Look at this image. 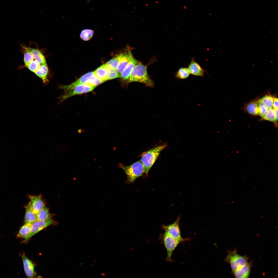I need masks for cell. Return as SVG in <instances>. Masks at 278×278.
<instances>
[{"mask_svg": "<svg viewBox=\"0 0 278 278\" xmlns=\"http://www.w3.org/2000/svg\"><path fill=\"white\" fill-rule=\"evenodd\" d=\"M273 98L271 95L264 96L258 101L269 109L273 107Z\"/></svg>", "mask_w": 278, "mask_h": 278, "instance_id": "25", "label": "cell"}, {"mask_svg": "<svg viewBox=\"0 0 278 278\" xmlns=\"http://www.w3.org/2000/svg\"><path fill=\"white\" fill-rule=\"evenodd\" d=\"M248 258L245 256H241L237 253L236 249L229 251L225 260L230 265L232 272L235 271L246 264Z\"/></svg>", "mask_w": 278, "mask_h": 278, "instance_id": "5", "label": "cell"}, {"mask_svg": "<svg viewBox=\"0 0 278 278\" xmlns=\"http://www.w3.org/2000/svg\"><path fill=\"white\" fill-rule=\"evenodd\" d=\"M94 74L100 79L105 80H108V72L106 64H104L93 71Z\"/></svg>", "mask_w": 278, "mask_h": 278, "instance_id": "21", "label": "cell"}, {"mask_svg": "<svg viewBox=\"0 0 278 278\" xmlns=\"http://www.w3.org/2000/svg\"><path fill=\"white\" fill-rule=\"evenodd\" d=\"M263 119L274 122L276 126H277L276 123L275 110L273 108L269 109L266 114L262 117Z\"/></svg>", "mask_w": 278, "mask_h": 278, "instance_id": "24", "label": "cell"}, {"mask_svg": "<svg viewBox=\"0 0 278 278\" xmlns=\"http://www.w3.org/2000/svg\"><path fill=\"white\" fill-rule=\"evenodd\" d=\"M133 82L141 83L150 87L154 85L153 81L148 74L146 66L140 62L134 67L127 81L128 83Z\"/></svg>", "mask_w": 278, "mask_h": 278, "instance_id": "1", "label": "cell"}, {"mask_svg": "<svg viewBox=\"0 0 278 278\" xmlns=\"http://www.w3.org/2000/svg\"><path fill=\"white\" fill-rule=\"evenodd\" d=\"M26 276L29 278H33L34 274V267L33 263L25 256H21Z\"/></svg>", "mask_w": 278, "mask_h": 278, "instance_id": "14", "label": "cell"}, {"mask_svg": "<svg viewBox=\"0 0 278 278\" xmlns=\"http://www.w3.org/2000/svg\"><path fill=\"white\" fill-rule=\"evenodd\" d=\"M121 167L127 175V182L129 183H133L144 173V167L140 160L128 166L121 165Z\"/></svg>", "mask_w": 278, "mask_h": 278, "instance_id": "3", "label": "cell"}, {"mask_svg": "<svg viewBox=\"0 0 278 278\" xmlns=\"http://www.w3.org/2000/svg\"><path fill=\"white\" fill-rule=\"evenodd\" d=\"M93 31L91 30L85 29L82 31L80 34V37L84 41H88L92 37Z\"/></svg>", "mask_w": 278, "mask_h": 278, "instance_id": "27", "label": "cell"}, {"mask_svg": "<svg viewBox=\"0 0 278 278\" xmlns=\"http://www.w3.org/2000/svg\"><path fill=\"white\" fill-rule=\"evenodd\" d=\"M48 68L47 64H41L35 73L41 79L44 83H45L48 81Z\"/></svg>", "mask_w": 278, "mask_h": 278, "instance_id": "17", "label": "cell"}, {"mask_svg": "<svg viewBox=\"0 0 278 278\" xmlns=\"http://www.w3.org/2000/svg\"><path fill=\"white\" fill-rule=\"evenodd\" d=\"M41 64L37 60L34 59L26 67L32 72L35 73Z\"/></svg>", "mask_w": 278, "mask_h": 278, "instance_id": "31", "label": "cell"}, {"mask_svg": "<svg viewBox=\"0 0 278 278\" xmlns=\"http://www.w3.org/2000/svg\"><path fill=\"white\" fill-rule=\"evenodd\" d=\"M24 50L30 53L34 59L40 64H47L46 59L42 53L39 50L33 48L22 46Z\"/></svg>", "mask_w": 278, "mask_h": 278, "instance_id": "16", "label": "cell"}, {"mask_svg": "<svg viewBox=\"0 0 278 278\" xmlns=\"http://www.w3.org/2000/svg\"><path fill=\"white\" fill-rule=\"evenodd\" d=\"M34 59L32 56L29 52L24 50V61L25 66L26 67Z\"/></svg>", "mask_w": 278, "mask_h": 278, "instance_id": "30", "label": "cell"}, {"mask_svg": "<svg viewBox=\"0 0 278 278\" xmlns=\"http://www.w3.org/2000/svg\"><path fill=\"white\" fill-rule=\"evenodd\" d=\"M32 224L25 223L20 229L17 234V237L19 238H24L26 239L29 236L31 230Z\"/></svg>", "mask_w": 278, "mask_h": 278, "instance_id": "20", "label": "cell"}, {"mask_svg": "<svg viewBox=\"0 0 278 278\" xmlns=\"http://www.w3.org/2000/svg\"><path fill=\"white\" fill-rule=\"evenodd\" d=\"M257 102L258 106L259 114L262 117L266 114L268 111L269 108L258 100L257 101Z\"/></svg>", "mask_w": 278, "mask_h": 278, "instance_id": "32", "label": "cell"}, {"mask_svg": "<svg viewBox=\"0 0 278 278\" xmlns=\"http://www.w3.org/2000/svg\"><path fill=\"white\" fill-rule=\"evenodd\" d=\"M30 207L33 212L36 214L45 206L41 196H29Z\"/></svg>", "mask_w": 278, "mask_h": 278, "instance_id": "10", "label": "cell"}, {"mask_svg": "<svg viewBox=\"0 0 278 278\" xmlns=\"http://www.w3.org/2000/svg\"><path fill=\"white\" fill-rule=\"evenodd\" d=\"M275 110L276 120L277 122L278 120V109Z\"/></svg>", "mask_w": 278, "mask_h": 278, "instance_id": "34", "label": "cell"}, {"mask_svg": "<svg viewBox=\"0 0 278 278\" xmlns=\"http://www.w3.org/2000/svg\"><path fill=\"white\" fill-rule=\"evenodd\" d=\"M54 223V221L51 219L46 221H35L32 224L30 234L27 239L24 241V242H27L32 236Z\"/></svg>", "mask_w": 278, "mask_h": 278, "instance_id": "8", "label": "cell"}, {"mask_svg": "<svg viewBox=\"0 0 278 278\" xmlns=\"http://www.w3.org/2000/svg\"><path fill=\"white\" fill-rule=\"evenodd\" d=\"M180 218L179 215L173 223L167 225L163 224L162 228L165 232L172 237L182 242L189 240L190 239L189 238H183L181 236L179 226Z\"/></svg>", "mask_w": 278, "mask_h": 278, "instance_id": "6", "label": "cell"}, {"mask_svg": "<svg viewBox=\"0 0 278 278\" xmlns=\"http://www.w3.org/2000/svg\"><path fill=\"white\" fill-rule=\"evenodd\" d=\"M105 81L94 74L90 77L86 84L92 86H97Z\"/></svg>", "mask_w": 278, "mask_h": 278, "instance_id": "26", "label": "cell"}, {"mask_svg": "<svg viewBox=\"0 0 278 278\" xmlns=\"http://www.w3.org/2000/svg\"><path fill=\"white\" fill-rule=\"evenodd\" d=\"M190 74L187 68L181 67L179 69L176 73L175 77L178 79H185L187 78Z\"/></svg>", "mask_w": 278, "mask_h": 278, "instance_id": "23", "label": "cell"}, {"mask_svg": "<svg viewBox=\"0 0 278 278\" xmlns=\"http://www.w3.org/2000/svg\"><path fill=\"white\" fill-rule=\"evenodd\" d=\"M94 74L93 72L88 73L80 77L76 81L68 85H62L60 88L63 89L66 93L70 90L80 85L86 84L91 76Z\"/></svg>", "mask_w": 278, "mask_h": 278, "instance_id": "9", "label": "cell"}, {"mask_svg": "<svg viewBox=\"0 0 278 278\" xmlns=\"http://www.w3.org/2000/svg\"><path fill=\"white\" fill-rule=\"evenodd\" d=\"M96 86H92L88 84L77 85L71 89L65 94L60 97V101H62L73 96L87 93L92 91Z\"/></svg>", "mask_w": 278, "mask_h": 278, "instance_id": "7", "label": "cell"}, {"mask_svg": "<svg viewBox=\"0 0 278 278\" xmlns=\"http://www.w3.org/2000/svg\"><path fill=\"white\" fill-rule=\"evenodd\" d=\"M139 62L134 58L132 53L128 63L120 75V77L123 81H127L132 70Z\"/></svg>", "mask_w": 278, "mask_h": 278, "instance_id": "12", "label": "cell"}, {"mask_svg": "<svg viewBox=\"0 0 278 278\" xmlns=\"http://www.w3.org/2000/svg\"><path fill=\"white\" fill-rule=\"evenodd\" d=\"M105 64L108 72V80L120 77V75L116 70L111 68L106 64Z\"/></svg>", "mask_w": 278, "mask_h": 278, "instance_id": "28", "label": "cell"}, {"mask_svg": "<svg viewBox=\"0 0 278 278\" xmlns=\"http://www.w3.org/2000/svg\"><path fill=\"white\" fill-rule=\"evenodd\" d=\"M168 145L167 143L154 147L144 152L140 160L144 168V173L147 175L149 171L162 151Z\"/></svg>", "mask_w": 278, "mask_h": 278, "instance_id": "2", "label": "cell"}, {"mask_svg": "<svg viewBox=\"0 0 278 278\" xmlns=\"http://www.w3.org/2000/svg\"><path fill=\"white\" fill-rule=\"evenodd\" d=\"M247 112L253 115L259 114L257 102L252 101L248 103L246 107Z\"/></svg>", "mask_w": 278, "mask_h": 278, "instance_id": "22", "label": "cell"}, {"mask_svg": "<svg viewBox=\"0 0 278 278\" xmlns=\"http://www.w3.org/2000/svg\"><path fill=\"white\" fill-rule=\"evenodd\" d=\"M190 74L197 76L203 77L206 70L202 68L195 61V58L192 57L191 61L187 68Z\"/></svg>", "mask_w": 278, "mask_h": 278, "instance_id": "11", "label": "cell"}, {"mask_svg": "<svg viewBox=\"0 0 278 278\" xmlns=\"http://www.w3.org/2000/svg\"><path fill=\"white\" fill-rule=\"evenodd\" d=\"M36 221V214L32 211L29 202L26 207L24 217L25 222V223L32 224Z\"/></svg>", "mask_w": 278, "mask_h": 278, "instance_id": "19", "label": "cell"}, {"mask_svg": "<svg viewBox=\"0 0 278 278\" xmlns=\"http://www.w3.org/2000/svg\"><path fill=\"white\" fill-rule=\"evenodd\" d=\"M159 240L161 243L164 244L167 251L166 260L167 262H172L171 256L173 252L177 246L182 242L173 237L165 232L163 233L160 234Z\"/></svg>", "mask_w": 278, "mask_h": 278, "instance_id": "4", "label": "cell"}, {"mask_svg": "<svg viewBox=\"0 0 278 278\" xmlns=\"http://www.w3.org/2000/svg\"><path fill=\"white\" fill-rule=\"evenodd\" d=\"M132 54L131 51H129L128 53L120 54V58L116 71L120 75L128 63Z\"/></svg>", "mask_w": 278, "mask_h": 278, "instance_id": "15", "label": "cell"}, {"mask_svg": "<svg viewBox=\"0 0 278 278\" xmlns=\"http://www.w3.org/2000/svg\"><path fill=\"white\" fill-rule=\"evenodd\" d=\"M120 58V54L116 57L111 59L106 64L111 68L116 70Z\"/></svg>", "mask_w": 278, "mask_h": 278, "instance_id": "29", "label": "cell"}, {"mask_svg": "<svg viewBox=\"0 0 278 278\" xmlns=\"http://www.w3.org/2000/svg\"><path fill=\"white\" fill-rule=\"evenodd\" d=\"M51 216L48 210L45 205L44 207L36 214L37 221H46L51 219Z\"/></svg>", "mask_w": 278, "mask_h": 278, "instance_id": "18", "label": "cell"}, {"mask_svg": "<svg viewBox=\"0 0 278 278\" xmlns=\"http://www.w3.org/2000/svg\"><path fill=\"white\" fill-rule=\"evenodd\" d=\"M278 98L275 97L274 98L273 107L274 109H278Z\"/></svg>", "mask_w": 278, "mask_h": 278, "instance_id": "33", "label": "cell"}, {"mask_svg": "<svg viewBox=\"0 0 278 278\" xmlns=\"http://www.w3.org/2000/svg\"><path fill=\"white\" fill-rule=\"evenodd\" d=\"M251 264L248 262L236 270L232 272L236 278H248L250 272Z\"/></svg>", "mask_w": 278, "mask_h": 278, "instance_id": "13", "label": "cell"}]
</instances>
